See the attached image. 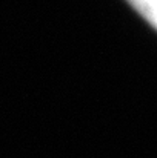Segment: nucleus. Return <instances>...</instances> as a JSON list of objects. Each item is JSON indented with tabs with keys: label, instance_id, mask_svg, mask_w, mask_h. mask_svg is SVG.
Returning a JSON list of instances; mask_svg holds the SVG:
<instances>
[{
	"label": "nucleus",
	"instance_id": "f257e3e1",
	"mask_svg": "<svg viewBox=\"0 0 157 158\" xmlns=\"http://www.w3.org/2000/svg\"><path fill=\"white\" fill-rule=\"evenodd\" d=\"M154 29H157V0H126Z\"/></svg>",
	"mask_w": 157,
	"mask_h": 158
}]
</instances>
